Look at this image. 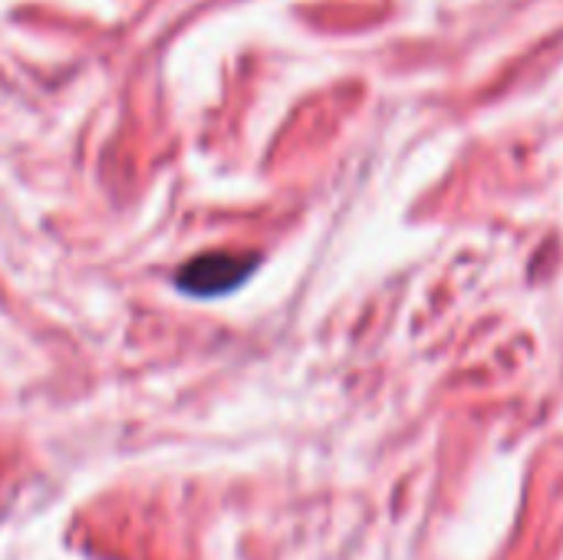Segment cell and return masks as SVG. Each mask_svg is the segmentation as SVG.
<instances>
[{
    "label": "cell",
    "mask_w": 563,
    "mask_h": 560,
    "mask_svg": "<svg viewBox=\"0 0 563 560\" xmlns=\"http://www.w3.org/2000/svg\"><path fill=\"white\" fill-rule=\"evenodd\" d=\"M257 257L254 254H238V251H211L195 261H188L178 274V287H185L195 297H218L244 284L254 271Z\"/></svg>",
    "instance_id": "cell-1"
}]
</instances>
